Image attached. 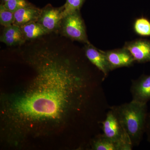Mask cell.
Returning a JSON list of instances; mask_svg holds the SVG:
<instances>
[{
  "label": "cell",
  "mask_w": 150,
  "mask_h": 150,
  "mask_svg": "<svg viewBox=\"0 0 150 150\" xmlns=\"http://www.w3.org/2000/svg\"><path fill=\"white\" fill-rule=\"evenodd\" d=\"M130 139L133 147L139 146L145 133L148 114L146 103L131 100L110 107Z\"/></svg>",
  "instance_id": "obj_2"
},
{
  "label": "cell",
  "mask_w": 150,
  "mask_h": 150,
  "mask_svg": "<svg viewBox=\"0 0 150 150\" xmlns=\"http://www.w3.org/2000/svg\"><path fill=\"white\" fill-rule=\"evenodd\" d=\"M41 9L32 5L19 9L14 13L13 24L21 26L33 22H37Z\"/></svg>",
  "instance_id": "obj_10"
},
{
  "label": "cell",
  "mask_w": 150,
  "mask_h": 150,
  "mask_svg": "<svg viewBox=\"0 0 150 150\" xmlns=\"http://www.w3.org/2000/svg\"><path fill=\"white\" fill-rule=\"evenodd\" d=\"M71 61L48 51L37 53L29 60L34 75L2 93L1 131L6 144L18 148L30 138L56 133L85 108L93 84Z\"/></svg>",
  "instance_id": "obj_1"
},
{
  "label": "cell",
  "mask_w": 150,
  "mask_h": 150,
  "mask_svg": "<svg viewBox=\"0 0 150 150\" xmlns=\"http://www.w3.org/2000/svg\"><path fill=\"white\" fill-rule=\"evenodd\" d=\"M3 4L6 8L13 13L19 9L31 5L26 0H9Z\"/></svg>",
  "instance_id": "obj_17"
},
{
  "label": "cell",
  "mask_w": 150,
  "mask_h": 150,
  "mask_svg": "<svg viewBox=\"0 0 150 150\" xmlns=\"http://www.w3.org/2000/svg\"><path fill=\"white\" fill-rule=\"evenodd\" d=\"M145 133H146L147 136L148 142L150 143V112L148 113L147 117Z\"/></svg>",
  "instance_id": "obj_18"
},
{
  "label": "cell",
  "mask_w": 150,
  "mask_h": 150,
  "mask_svg": "<svg viewBox=\"0 0 150 150\" xmlns=\"http://www.w3.org/2000/svg\"><path fill=\"white\" fill-rule=\"evenodd\" d=\"M9 1V0H2V1L3 3H5L7 1Z\"/></svg>",
  "instance_id": "obj_19"
},
{
  "label": "cell",
  "mask_w": 150,
  "mask_h": 150,
  "mask_svg": "<svg viewBox=\"0 0 150 150\" xmlns=\"http://www.w3.org/2000/svg\"><path fill=\"white\" fill-rule=\"evenodd\" d=\"M62 33L71 40L89 43L86 32L85 25L80 11L67 14L63 18L61 25Z\"/></svg>",
  "instance_id": "obj_4"
},
{
  "label": "cell",
  "mask_w": 150,
  "mask_h": 150,
  "mask_svg": "<svg viewBox=\"0 0 150 150\" xmlns=\"http://www.w3.org/2000/svg\"><path fill=\"white\" fill-rule=\"evenodd\" d=\"M133 29L137 35L149 37L150 36V21L144 17L137 18L134 21Z\"/></svg>",
  "instance_id": "obj_14"
},
{
  "label": "cell",
  "mask_w": 150,
  "mask_h": 150,
  "mask_svg": "<svg viewBox=\"0 0 150 150\" xmlns=\"http://www.w3.org/2000/svg\"><path fill=\"white\" fill-rule=\"evenodd\" d=\"M102 51L107 59L111 71L121 67H131L135 62L131 53L124 47Z\"/></svg>",
  "instance_id": "obj_6"
},
{
  "label": "cell",
  "mask_w": 150,
  "mask_h": 150,
  "mask_svg": "<svg viewBox=\"0 0 150 150\" xmlns=\"http://www.w3.org/2000/svg\"><path fill=\"white\" fill-rule=\"evenodd\" d=\"M123 47L129 51L135 60L139 63L150 62V40L137 39L126 42Z\"/></svg>",
  "instance_id": "obj_7"
},
{
  "label": "cell",
  "mask_w": 150,
  "mask_h": 150,
  "mask_svg": "<svg viewBox=\"0 0 150 150\" xmlns=\"http://www.w3.org/2000/svg\"><path fill=\"white\" fill-rule=\"evenodd\" d=\"M14 21V13L6 8L3 4L0 6V23L6 27L13 23Z\"/></svg>",
  "instance_id": "obj_15"
},
{
  "label": "cell",
  "mask_w": 150,
  "mask_h": 150,
  "mask_svg": "<svg viewBox=\"0 0 150 150\" xmlns=\"http://www.w3.org/2000/svg\"><path fill=\"white\" fill-rule=\"evenodd\" d=\"M64 6L55 8L48 4L41 9L37 22L41 25L48 33L56 32L61 28L64 18Z\"/></svg>",
  "instance_id": "obj_5"
},
{
  "label": "cell",
  "mask_w": 150,
  "mask_h": 150,
  "mask_svg": "<svg viewBox=\"0 0 150 150\" xmlns=\"http://www.w3.org/2000/svg\"><path fill=\"white\" fill-rule=\"evenodd\" d=\"M130 91L132 100L147 103L150 100V75H142L132 81Z\"/></svg>",
  "instance_id": "obj_8"
},
{
  "label": "cell",
  "mask_w": 150,
  "mask_h": 150,
  "mask_svg": "<svg viewBox=\"0 0 150 150\" xmlns=\"http://www.w3.org/2000/svg\"><path fill=\"white\" fill-rule=\"evenodd\" d=\"M84 51L89 61L102 72L104 78H106L111 70L102 50L98 49L89 43L86 44Z\"/></svg>",
  "instance_id": "obj_9"
},
{
  "label": "cell",
  "mask_w": 150,
  "mask_h": 150,
  "mask_svg": "<svg viewBox=\"0 0 150 150\" xmlns=\"http://www.w3.org/2000/svg\"><path fill=\"white\" fill-rule=\"evenodd\" d=\"M91 147L94 150H122L119 144L108 139L103 134L96 136L92 141Z\"/></svg>",
  "instance_id": "obj_13"
},
{
  "label": "cell",
  "mask_w": 150,
  "mask_h": 150,
  "mask_svg": "<svg viewBox=\"0 0 150 150\" xmlns=\"http://www.w3.org/2000/svg\"><path fill=\"white\" fill-rule=\"evenodd\" d=\"M85 0H67L64 7V16L73 12L80 11Z\"/></svg>",
  "instance_id": "obj_16"
},
{
  "label": "cell",
  "mask_w": 150,
  "mask_h": 150,
  "mask_svg": "<svg viewBox=\"0 0 150 150\" xmlns=\"http://www.w3.org/2000/svg\"><path fill=\"white\" fill-rule=\"evenodd\" d=\"M98 123L102 124L103 135L108 139L119 144L122 150L132 149L134 147L129 137L111 109L106 113L105 119Z\"/></svg>",
  "instance_id": "obj_3"
},
{
  "label": "cell",
  "mask_w": 150,
  "mask_h": 150,
  "mask_svg": "<svg viewBox=\"0 0 150 150\" xmlns=\"http://www.w3.org/2000/svg\"><path fill=\"white\" fill-rule=\"evenodd\" d=\"M20 27L25 40H34L49 33L37 22H33Z\"/></svg>",
  "instance_id": "obj_12"
},
{
  "label": "cell",
  "mask_w": 150,
  "mask_h": 150,
  "mask_svg": "<svg viewBox=\"0 0 150 150\" xmlns=\"http://www.w3.org/2000/svg\"><path fill=\"white\" fill-rule=\"evenodd\" d=\"M0 40L8 46L21 45L25 40L20 27L13 24L5 27Z\"/></svg>",
  "instance_id": "obj_11"
}]
</instances>
